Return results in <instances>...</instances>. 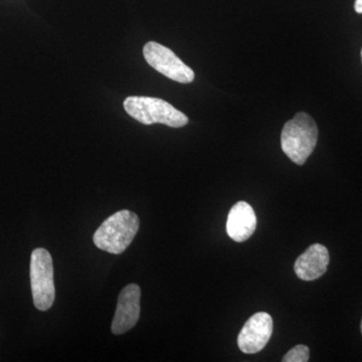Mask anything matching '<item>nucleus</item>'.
Returning a JSON list of instances; mask_svg holds the SVG:
<instances>
[{
  "mask_svg": "<svg viewBox=\"0 0 362 362\" xmlns=\"http://www.w3.org/2000/svg\"><path fill=\"white\" fill-rule=\"evenodd\" d=\"M318 128L315 121L300 112L288 121L281 133V147L286 156L297 165H303L315 149Z\"/></svg>",
  "mask_w": 362,
  "mask_h": 362,
  "instance_id": "f257e3e1",
  "label": "nucleus"
},
{
  "mask_svg": "<svg viewBox=\"0 0 362 362\" xmlns=\"http://www.w3.org/2000/svg\"><path fill=\"white\" fill-rule=\"evenodd\" d=\"M139 230V218L137 214L124 209L103 221L95 233L94 244L102 251L110 254H122Z\"/></svg>",
  "mask_w": 362,
  "mask_h": 362,
  "instance_id": "f03ea898",
  "label": "nucleus"
},
{
  "mask_svg": "<svg viewBox=\"0 0 362 362\" xmlns=\"http://www.w3.org/2000/svg\"><path fill=\"white\" fill-rule=\"evenodd\" d=\"M123 106L128 115L144 125L163 124L180 128L188 123L185 114L158 98L131 96L126 98Z\"/></svg>",
  "mask_w": 362,
  "mask_h": 362,
  "instance_id": "7ed1b4c3",
  "label": "nucleus"
},
{
  "mask_svg": "<svg viewBox=\"0 0 362 362\" xmlns=\"http://www.w3.org/2000/svg\"><path fill=\"white\" fill-rule=\"evenodd\" d=\"M30 284L35 308L49 310L56 298L54 263L51 254L42 247L33 250L30 257Z\"/></svg>",
  "mask_w": 362,
  "mask_h": 362,
  "instance_id": "20e7f679",
  "label": "nucleus"
},
{
  "mask_svg": "<svg viewBox=\"0 0 362 362\" xmlns=\"http://www.w3.org/2000/svg\"><path fill=\"white\" fill-rule=\"evenodd\" d=\"M143 54L148 65L161 75L181 84L194 82V71L168 47L158 42H149L143 47Z\"/></svg>",
  "mask_w": 362,
  "mask_h": 362,
  "instance_id": "39448f33",
  "label": "nucleus"
},
{
  "mask_svg": "<svg viewBox=\"0 0 362 362\" xmlns=\"http://www.w3.org/2000/svg\"><path fill=\"white\" fill-rule=\"evenodd\" d=\"M273 334V319L266 312H258L250 317L238 337V345L244 354L261 351Z\"/></svg>",
  "mask_w": 362,
  "mask_h": 362,
  "instance_id": "423d86ee",
  "label": "nucleus"
},
{
  "mask_svg": "<svg viewBox=\"0 0 362 362\" xmlns=\"http://www.w3.org/2000/svg\"><path fill=\"white\" fill-rule=\"evenodd\" d=\"M140 299H141V290L138 285L126 286L120 292L111 326L113 334H124L134 327L139 320Z\"/></svg>",
  "mask_w": 362,
  "mask_h": 362,
  "instance_id": "0eeeda50",
  "label": "nucleus"
},
{
  "mask_svg": "<svg viewBox=\"0 0 362 362\" xmlns=\"http://www.w3.org/2000/svg\"><path fill=\"white\" fill-rule=\"evenodd\" d=\"M329 261L327 247L320 244L312 245L295 262V273L303 281L317 280L326 273Z\"/></svg>",
  "mask_w": 362,
  "mask_h": 362,
  "instance_id": "6e6552de",
  "label": "nucleus"
},
{
  "mask_svg": "<svg viewBox=\"0 0 362 362\" xmlns=\"http://www.w3.org/2000/svg\"><path fill=\"white\" fill-rule=\"evenodd\" d=\"M257 228V216L254 209L246 202L233 204L226 221V233L237 243H243L252 237Z\"/></svg>",
  "mask_w": 362,
  "mask_h": 362,
  "instance_id": "1a4fd4ad",
  "label": "nucleus"
},
{
  "mask_svg": "<svg viewBox=\"0 0 362 362\" xmlns=\"http://www.w3.org/2000/svg\"><path fill=\"white\" fill-rule=\"evenodd\" d=\"M310 357V350L306 345L299 344L293 347L283 357V362H307Z\"/></svg>",
  "mask_w": 362,
  "mask_h": 362,
  "instance_id": "9d476101",
  "label": "nucleus"
},
{
  "mask_svg": "<svg viewBox=\"0 0 362 362\" xmlns=\"http://www.w3.org/2000/svg\"><path fill=\"white\" fill-rule=\"evenodd\" d=\"M354 9H356L357 13L362 14V0H356Z\"/></svg>",
  "mask_w": 362,
  "mask_h": 362,
  "instance_id": "9b49d317",
  "label": "nucleus"
},
{
  "mask_svg": "<svg viewBox=\"0 0 362 362\" xmlns=\"http://www.w3.org/2000/svg\"><path fill=\"white\" fill-rule=\"evenodd\" d=\"M361 332H362V320H361Z\"/></svg>",
  "mask_w": 362,
  "mask_h": 362,
  "instance_id": "f8f14e48",
  "label": "nucleus"
},
{
  "mask_svg": "<svg viewBox=\"0 0 362 362\" xmlns=\"http://www.w3.org/2000/svg\"><path fill=\"white\" fill-rule=\"evenodd\" d=\"M361 57H362V51H361Z\"/></svg>",
  "mask_w": 362,
  "mask_h": 362,
  "instance_id": "ddd939ff",
  "label": "nucleus"
}]
</instances>
